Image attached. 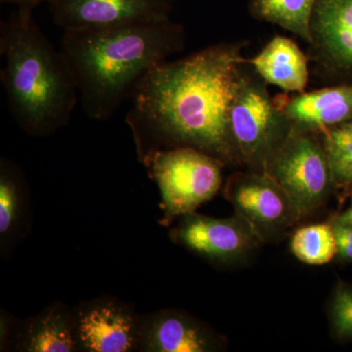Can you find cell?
Listing matches in <instances>:
<instances>
[{"mask_svg": "<svg viewBox=\"0 0 352 352\" xmlns=\"http://www.w3.org/2000/svg\"><path fill=\"white\" fill-rule=\"evenodd\" d=\"M245 41L208 46L177 61L157 65L134 90L126 122L139 161L163 150L190 147L240 163L229 112L247 59Z\"/></svg>", "mask_w": 352, "mask_h": 352, "instance_id": "cell-1", "label": "cell"}, {"mask_svg": "<svg viewBox=\"0 0 352 352\" xmlns=\"http://www.w3.org/2000/svg\"><path fill=\"white\" fill-rule=\"evenodd\" d=\"M185 31L173 21L66 30L60 51L78 87L83 112L105 120L129 100L157 65L182 52Z\"/></svg>", "mask_w": 352, "mask_h": 352, "instance_id": "cell-2", "label": "cell"}, {"mask_svg": "<svg viewBox=\"0 0 352 352\" xmlns=\"http://www.w3.org/2000/svg\"><path fill=\"white\" fill-rule=\"evenodd\" d=\"M0 80L21 129L34 136L69 124L78 103V87L61 51L44 36L32 11L17 9L0 24Z\"/></svg>", "mask_w": 352, "mask_h": 352, "instance_id": "cell-3", "label": "cell"}, {"mask_svg": "<svg viewBox=\"0 0 352 352\" xmlns=\"http://www.w3.org/2000/svg\"><path fill=\"white\" fill-rule=\"evenodd\" d=\"M245 65L229 112V126L240 163L264 173L271 157L283 144L293 124L271 98L267 83Z\"/></svg>", "mask_w": 352, "mask_h": 352, "instance_id": "cell-4", "label": "cell"}, {"mask_svg": "<svg viewBox=\"0 0 352 352\" xmlns=\"http://www.w3.org/2000/svg\"><path fill=\"white\" fill-rule=\"evenodd\" d=\"M224 164L190 147L155 153L145 164L159 186L166 217L195 212L219 192Z\"/></svg>", "mask_w": 352, "mask_h": 352, "instance_id": "cell-5", "label": "cell"}, {"mask_svg": "<svg viewBox=\"0 0 352 352\" xmlns=\"http://www.w3.org/2000/svg\"><path fill=\"white\" fill-rule=\"evenodd\" d=\"M314 134L294 126L264 171L291 199L296 219L318 208L333 183L325 147Z\"/></svg>", "mask_w": 352, "mask_h": 352, "instance_id": "cell-6", "label": "cell"}, {"mask_svg": "<svg viewBox=\"0 0 352 352\" xmlns=\"http://www.w3.org/2000/svg\"><path fill=\"white\" fill-rule=\"evenodd\" d=\"M53 22L66 30L170 21L173 0H50Z\"/></svg>", "mask_w": 352, "mask_h": 352, "instance_id": "cell-7", "label": "cell"}, {"mask_svg": "<svg viewBox=\"0 0 352 352\" xmlns=\"http://www.w3.org/2000/svg\"><path fill=\"white\" fill-rule=\"evenodd\" d=\"M78 349L88 352L138 351L140 317L124 303L99 300L75 312Z\"/></svg>", "mask_w": 352, "mask_h": 352, "instance_id": "cell-8", "label": "cell"}, {"mask_svg": "<svg viewBox=\"0 0 352 352\" xmlns=\"http://www.w3.org/2000/svg\"><path fill=\"white\" fill-rule=\"evenodd\" d=\"M309 56L325 75H352V0H316Z\"/></svg>", "mask_w": 352, "mask_h": 352, "instance_id": "cell-9", "label": "cell"}, {"mask_svg": "<svg viewBox=\"0 0 352 352\" xmlns=\"http://www.w3.org/2000/svg\"><path fill=\"white\" fill-rule=\"evenodd\" d=\"M258 238L254 227L239 214L217 219L190 212L182 215L179 226L173 230L176 242L214 261L238 258Z\"/></svg>", "mask_w": 352, "mask_h": 352, "instance_id": "cell-10", "label": "cell"}, {"mask_svg": "<svg viewBox=\"0 0 352 352\" xmlns=\"http://www.w3.org/2000/svg\"><path fill=\"white\" fill-rule=\"evenodd\" d=\"M227 197L237 214L258 234L286 226L296 219L291 199L268 173H236L227 183Z\"/></svg>", "mask_w": 352, "mask_h": 352, "instance_id": "cell-11", "label": "cell"}, {"mask_svg": "<svg viewBox=\"0 0 352 352\" xmlns=\"http://www.w3.org/2000/svg\"><path fill=\"white\" fill-rule=\"evenodd\" d=\"M293 126L321 133L352 120V85L325 87L276 98Z\"/></svg>", "mask_w": 352, "mask_h": 352, "instance_id": "cell-12", "label": "cell"}, {"mask_svg": "<svg viewBox=\"0 0 352 352\" xmlns=\"http://www.w3.org/2000/svg\"><path fill=\"white\" fill-rule=\"evenodd\" d=\"M138 351L148 352H207L217 340L195 319L175 310H162L140 317Z\"/></svg>", "mask_w": 352, "mask_h": 352, "instance_id": "cell-13", "label": "cell"}, {"mask_svg": "<svg viewBox=\"0 0 352 352\" xmlns=\"http://www.w3.org/2000/svg\"><path fill=\"white\" fill-rule=\"evenodd\" d=\"M308 61L293 39L281 36L271 39L256 56L247 59L267 85L292 94L305 92L309 78Z\"/></svg>", "mask_w": 352, "mask_h": 352, "instance_id": "cell-14", "label": "cell"}, {"mask_svg": "<svg viewBox=\"0 0 352 352\" xmlns=\"http://www.w3.org/2000/svg\"><path fill=\"white\" fill-rule=\"evenodd\" d=\"M18 351L74 352L78 349L75 312L63 305H53L29 319L18 336Z\"/></svg>", "mask_w": 352, "mask_h": 352, "instance_id": "cell-15", "label": "cell"}, {"mask_svg": "<svg viewBox=\"0 0 352 352\" xmlns=\"http://www.w3.org/2000/svg\"><path fill=\"white\" fill-rule=\"evenodd\" d=\"M316 0H250L254 19L279 25L309 44L310 22Z\"/></svg>", "mask_w": 352, "mask_h": 352, "instance_id": "cell-16", "label": "cell"}, {"mask_svg": "<svg viewBox=\"0 0 352 352\" xmlns=\"http://www.w3.org/2000/svg\"><path fill=\"white\" fill-rule=\"evenodd\" d=\"M291 249L302 263L311 265L330 263L338 254L332 226L315 224L298 229L292 238Z\"/></svg>", "mask_w": 352, "mask_h": 352, "instance_id": "cell-17", "label": "cell"}, {"mask_svg": "<svg viewBox=\"0 0 352 352\" xmlns=\"http://www.w3.org/2000/svg\"><path fill=\"white\" fill-rule=\"evenodd\" d=\"M19 178L12 166L1 162L0 170V235L6 237L17 224L22 208Z\"/></svg>", "mask_w": 352, "mask_h": 352, "instance_id": "cell-18", "label": "cell"}, {"mask_svg": "<svg viewBox=\"0 0 352 352\" xmlns=\"http://www.w3.org/2000/svg\"><path fill=\"white\" fill-rule=\"evenodd\" d=\"M323 145L332 170L333 183H352V142H342L323 138Z\"/></svg>", "mask_w": 352, "mask_h": 352, "instance_id": "cell-19", "label": "cell"}, {"mask_svg": "<svg viewBox=\"0 0 352 352\" xmlns=\"http://www.w3.org/2000/svg\"><path fill=\"white\" fill-rule=\"evenodd\" d=\"M331 318L336 335L352 339V287L340 285L333 296Z\"/></svg>", "mask_w": 352, "mask_h": 352, "instance_id": "cell-20", "label": "cell"}, {"mask_svg": "<svg viewBox=\"0 0 352 352\" xmlns=\"http://www.w3.org/2000/svg\"><path fill=\"white\" fill-rule=\"evenodd\" d=\"M338 254L342 259L352 263V224L335 219L332 224Z\"/></svg>", "mask_w": 352, "mask_h": 352, "instance_id": "cell-21", "label": "cell"}, {"mask_svg": "<svg viewBox=\"0 0 352 352\" xmlns=\"http://www.w3.org/2000/svg\"><path fill=\"white\" fill-rule=\"evenodd\" d=\"M50 0H0L1 3L13 4L17 7V9H23V10L34 11L38 6L43 2H48Z\"/></svg>", "mask_w": 352, "mask_h": 352, "instance_id": "cell-22", "label": "cell"}, {"mask_svg": "<svg viewBox=\"0 0 352 352\" xmlns=\"http://www.w3.org/2000/svg\"><path fill=\"white\" fill-rule=\"evenodd\" d=\"M337 220L339 221L344 222V223L352 224V208H349V210H346V212L338 217Z\"/></svg>", "mask_w": 352, "mask_h": 352, "instance_id": "cell-23", "label": "cell"}, {"mask_svg": "<svg viewBox=\"0 0 352 352\" xmlns=\"http://www.w3.org/2000/svg\"><path fill=\"white\" fill-rule=\"evenodd\" d=\"M351 200H352V195H351Z\"/></svg>", "mask_w": 352, "mask_h": 352, "instance_id": "cell-24", "label": "cell"}]
</instances>
